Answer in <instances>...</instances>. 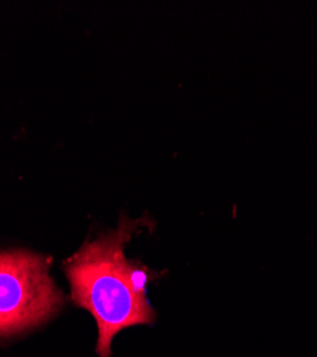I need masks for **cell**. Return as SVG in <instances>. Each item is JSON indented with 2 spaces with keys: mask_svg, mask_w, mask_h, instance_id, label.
I'll list each match as a JSON object with an SVG mask.
<instances>
[{
  "mask_svg": "<svg viewBox=\"0 0 317 357\" xmlns=\"http://www.w3.org/2000/svg\"><path fill=\"white\" fill-rule=\"evenodd\" d=\"M50 259L26 250L0 252V336L31 329L63 305L49 275Z\"/></svg>",
  "mask_w": 317,
  "mask_h": 357,
  "instance_id": "7a4b0ae2",
  "label": "cell"
},
{
  "mask_svg": "<svg viewBox=\"0 0 317 357\" xmlns=\"http://www.w3.org/2000/svg\"><path fill=\"white\" fill-rule=\"evenodd\" d=\"M145 223V219L122 218L116 229L86 242L65 261L73 302L96 319L99 357H110L111 342L119 332L156 320L148 284L159 275L125 255L127 243Z\"/></svg>",
  "mask_w": 317,
  "mask_h": 357,
  "instance_id": "6da1fadb",
  "label": "cell"
}]
</instances>
